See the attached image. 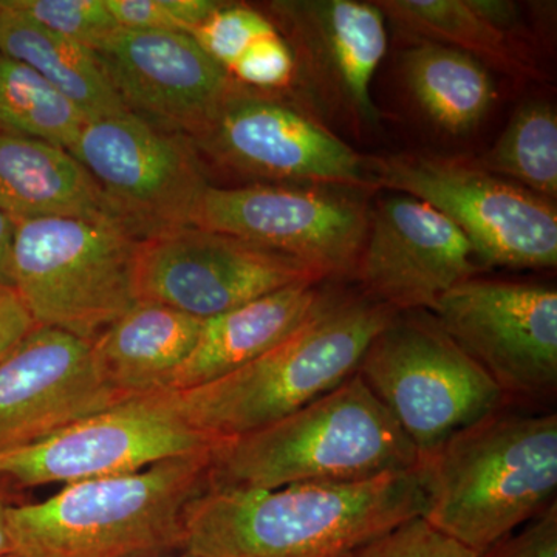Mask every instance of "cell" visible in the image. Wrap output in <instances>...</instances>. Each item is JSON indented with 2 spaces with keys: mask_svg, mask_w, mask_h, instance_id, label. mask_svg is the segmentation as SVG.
Returning a JSON list of instances; mask_svg holds the SVG:
<instances>
[{
  "mask_svg": "<svg viewBox=\"0 0 557 557\" xmlns=\"http://www.w3.org/2000/svg\"><path fill=\"white\" fill-rule=\"evenodd\" d=\"M426 511L420 465L361 482L209 487L183 519L196 557H348Z\"/></svg>",
  "mask_w": 557,
  "mask_h": 557,
  "instance_id": "cell-1",
  "label": "cell"
},
{
  "mask_svg": "<svg viewBox=\"0 0 557 557\" xmlns=\"http://www.w3.org/2000/svg\"><path fill=\"white\" fill-rule=\"evenodd\" d=\"M166 557H196V556H193V555H188V553H183L182 552V555H172V556H166Z\"/></svg>",
  "mask_w": 557,
  "mask_h": 557,
  "instance_id": "cell-35",
  "label": "cell"
},
{
  "mask_svg": "<svg viewBox=\"0 0 557 557\" xmlns=\"http://www.w3.org/2000/svg\"><path fill=\"white\" fill-rule=\"evenodd\" d=\"M373 188L437 209L465 234L475 258L505 269H555L557 212L552 200L483 170L478 161L395 153L368 157Z\"/></svg>",
  "mask_w": 557,
  "mask_h": 557,
  "instance_id": "cell-8",
  "label": "cell"
},
{
  "mask_svg": "<svg viewBox=\"0 0 557 557\" xmlns=\"http://www.w3.org/2000/svg\"><path fill=\"white\" fill-rule=\"evenodd\" d=\"M0 53L28 65L87 121L129 112L94 50L0 3Z\"/></svg>",
  "mask_w": 557,
  "mask_h": 557,
  "instance_id": "cell-22",
  "label": "cell"
},
{
  "mask_svg": "<svg viewBox=\"0 0 557 557\" xmlns=\"http://www.w3.org/2000/svg\"><path fill=\"white\" fill-rule=\"evenodd\" d=\"M13 288L38 327L91 343L137 302L138 239L115 222L14 220Z\"/></svg>",
  "mask_w": 557,
  "mask_h": 557,
  "instance_id": "cell-6",
  "label": "cell"
},
{
  "mask_svg": "<svg viewBox=\"0 0 557 557\" xmlns=\"http://www.w3.org/2000/svg\"><path fill=\"white\" fill-rule=\"evenodd\" d=\"M35 327V321L16 292H0V361Z\"/></svg>",
  "mask_w": 557,
  "mask_h": 557,
  "instance_id": "cell-32",
  "label": "cell"
},
{
  "mask_svg": "<svg viewBox=\"0 0 557 557\" xmlns=\"http://www.w3.org/2000/svg\"><path fill=\"white\" fill-rule=\"evenodd\" d=\"M193 36L237 84L267 91L292 87L295 60L287 40L255 7L223 2Z\"/></svg>",
  "mask_w": 557,
  "mask_h": 557,
  "instance_id": "cell-25",
  "label": "cell"
},
{
  "mask_svg": "<svg viewBox=\"0 0 557 557\" xmlns=\"http://www.w3.org/2000/svg\"><path fill=\"white\" fill-rule=\"evenodd\" d=\"M13 504H16V502L11 498L10 487L0 483V557L13 555L9 522H7V512H9V508Z\"/></svg>",
  "mask_w": 557,
  "mask_h": 557,
  "instance_id": "cell-34",
  "label": "cell"
},
{
  "mask_svg": "<svg viewBox=\"0 0 557 557\" xmlns=\"http://www.w3.org/2000/svg\"><path fill=\"white\" fill-rule=\"evenodd\" d=\"M218 442L186 423L168 388L121 399L35 445L2 454L0 483L11 491L75 485L203 453Z\"/></svg>",
  "mask_w": 557,
  "mask_h": 557,
  "instance_id": "cell-11",
  "label": "cell"
},
{
  "mask_svg": "<svg viewBox=\"0 0 557 557\" xmlns=\"http://www.w3.org/2000/svg\"><path fill=\"white\" fill-rule=\"evenodd\" d=\"M375 5L413 40L453 47L512 78H539L533 54L518 35L502 30L472 0H380Z\"/></svg>",
  "mask_w": 557,
  "mask_h": 557,
  "instance_id": "cell-24",
  "label": "cell"
},
{
  "mask_svg": "<svg viewBox=\"0 0 557 557\" xmlns=\"http://www.w3.org/2000/svg\"><path fill=\"white\" fill-rule=\"evenodd\" d=\"M203 163L262 185L373 188L368 157L298 101L234 83L189 138Z\"/></svg>",
  "mask_w": 557,
  "mask_h": 557,
  "instance_id": "cell-9",
  "label": "cell"
},
{
  "mask_svg": "<svg viewBox=\"0 0 557 557\" xmlns=\"http://www.w3.org/2000/svg\"><path fill=\"white\" fill-rule=\"evenodd\" d=\"M322 284L289 285L203 321L200 338L175 373L171 391L212 383L276 347L333 295Z\"/></svg>",
  "mask_w": 557,
  "mask_h": 557,
  "instance_id": "cell-19",
  "label": "cell"
},
{
  "mask_svg": "<svg viewBox=\"0 0 557 557\" xmlns=\"http://www.w3.org/2000/svg\"><path fill=\"white\" fill-rule=\"evenodd\" d=\"M330 186H209L193 226L230 234L281 252L327 278L354 277L368 236L370 209Z\"/></svg>",
  "mask_w": 557,
  "mask_h": 557,
  "instance_id": "cell-14",
  "label": "cell"
},
{
  "mask_svg": "<svg viewBox=\"0 0 557 557\" xmlns=\"http://www.w3.org/2000/svg\"><path fill=\"white\" fill-rule=\"evenodd\" d=\"M397 311L333 292L324 306L262 357L203 386L174 391L189 426L214 440L276 423L338 387Z\"/></svg>",
  "mask_w": 557,
  "mask_h": 557,
  "instance_id": "cell-5",
  "label": "cell"
},
{
  "mask_svg": "<svg viewBox=\"0 0 557 557\" xmlns=\"http://www.w3.org/2000/svg\"><path fill=\"white\" fill-rule=\"evenodd\" d=\"M0 3L90 50L120 28L106 0H2Z\"/></svg>",
  "mask_w": 557,
  "mask_h": 557,
  "instance_id": "cell-28",
  "label": "cell"
},
{
  "mask_svg": "<svg viewBox=\"0 0 557 557\" xmlns=\"http://www.w3.org/2000/svg\"><path fill=\"white\" fill-rule=\"evenodd\" d=\"M265 9L292 50L300 97L357 134L379 129L370 87L387 51L383 11L358 0H276Z\"/></svg>",
  "mask_w": 557,
  "mask_h": 557,
  "instance_id": "cell-15",
  "label": "cell"
},
{
  "mask_svg": "<svg viewBox=\"0 0 557 557\" xmlns=\"http://www.w3.org/2000/svg\"><path fill=\"white\" fill-rule=\"evenodd\" d=\"M478 557H557L556 500Z\"/></svg>",
  "mask_w": 557,
  "mask_h": 557,
  "instance_id": "cell-31",
  "label": "cell"
},
{
  "mask_svg": "<svg viewBox=\"0 0 557 557\" xmlns=\"http://www.w3.org/2000/svg\"><path fill=\"white\" fill-rule=\"evenodd\" d=\"M135 296L200 319L277 289L329 281L321 271L230 234L182 226L138 240Z\"/></svg>",
  "mask_w": 557,
  "mask_h": 557,
  "instance_id": "cell-13",
  "label": "cell"
},
{
  "mask_svg": "<svg viewBox=\"0 0 557 557\" xmlns=\"http://www.w3.org/2000/svg\"><path fill=\"white\" fill-rule=\"evenodd\" d=\"M121 28L193 35L223 5L219 0H106Z\"/></svg>",
  "mask_w": 557,
  "mask_h": 557,
  "instance_id": "cell-29",
  "label": "cell"
},
{
  "mask_svg": "<svg viewBox=\"0 0 557 557\" xmlns=\"http://www.w3.org/2000/svg\"><path fill=\"white\" fill-rule=\"evenodd\" d=\"M203 321L152 300H137L91 341L101 379L121 399L171 388L200 338Z\"/></svg>",
  "mask_w": 557,
  "mask_h": 557,
  "instance_id": "cell-20",
  "label": "cell"
},
{
  "mask_svg": "<svg viewBox=\"0 0 557 557\" xmlns=\"http://www.w3.org/2000/svg\"><path fill=\"white\" fill-rule=\"evenodd\" d=\"M401 72L424 115L450 135L475 129L496 101L485 65L453 47L413 40L401 54Z\"/></svg>",
  "mask_w": 557,
  "mask_h": 557,
  "instance_id": "cell-23",
  "label": "cell"
},
{
  "mask_svg": "<svg viewBox=\"0 0 557 557\" xmlns=\"http://www.w3.org/2000/svg\"><path fill=\"white\" fill-rule=\"evenodd\" d=\"M86 121L35 70L0 53V134L69 149Z\"/></svg>",
  "mask_w": 557,
  "mask_h": 557,
  "instance_id": "cell-26",
  "label": "cell"
},
{
  "mask_svg": "<svg viewBox=\"0 0 557 557\" xmlns=\"http://www.w3.org/2000/svg\"><path fill=\"white\" fill-rule=\"evenodd\" d=\"M465 234L437 209L394 193L370 211L354 277L361 295L395 311L434 309L479 265Z\"/></svg>",
  "mask_w": 557,
  "mask_h": 557,
  "instance_id": "cell-16",
  "label": "cell"
},
{
  "mask_svg": "<svg viewBox=\"0 0 557 557\" xmlns=\"http://www.w3.org/2000/svg\"><path fill=\"white\" fill-rule=\"evenodd\" d=\"M119 401L98 372L90 343L36 325L0 361V456Z\"/></svg>",
  "mask_w": 557,
  "mask_h": 557,
  "instance_id": "cell-17",
  "label": "cell"
},
{
  "mask_svg": "<svg viewBox=\"0 0 557 557\" xmlns=\"http://www.w3.org/2000/svg\"><path fill=\"white\" fill-rule=\"evenodd\" d=\"M357 373L420 458L508 405L485 370L426 310L397 311L370 343Z\"/></svg>",
  "mask_w": 557,
  "mask_h": 557,
  "instance_id": "cell-7",
  "label": "cell"
},
{
  "mask_svg": "<svg viewBox=\"0 0 557 557\" xmlns=\"http://www.w3.org/2000/svg\"><path fill=\"white\" fill-rule=\"evenodd\" d=\"M67 150L138 240L193 226L211 186L207 164L186 135L132 112L86 121Z\"/></svg>",
  "mask_w": 557,
  "mask_h": 557,
  "instance_id": "cell-10",
  "label": "cell"
},
{
  "mask_svg": "<svg viewBox=\"0 0 557 557\" xmlns=\"http://www.w3.org/2000/svg\"><path fill=\"white\" fill-rule=\"evenodd\" d=\"M453 537L432 527L424 518H413L373 539L348 557H478Z\"/></svg>",
  "mask_w": 557,
  "mask_h": 557,
  "instance_id": "cell-30",
  "label": "cell"
},
{
  "mask_svg": "<svg viewBox=\"0 0 557 557\" xmlns=\"http://www.w3.org/2000/svg\"><path fill=\"white\" fill-rule=\"evenodd\" d=\"M478 163L483 170L539 197L557 196V115L547 102L520 106L493 149Z\"/></svg>",
  "mask_w": 557,
  "mask_h": 557,
  "instance_id": "cell-27",
  "label": "cell"
},
{
  "mask_svg": "<svg viewBox=\"0 0 557 557\" xmlns=\"http://www.w3.org/2000/svg\"><path fill=\"white\" fill-rule=\"evenodd\" d=\"M16 222L0 211V292L13 288V245Z\"/></svg>",
  "mask_w": 557,
  "mask_h": 557,
  "instance_id": "cell-33",
  "label": "cell"
},
{
  "mask_svg": "<svg viewBox=\"0 0 557 557\" xmlns=\"http://www.w3.org/2000/svg\"><path fill=\"white\" fill-rule=\"evenodd\" d=\"M218 445V443H215ZM212 449L139 471L87 480L7 512L20 557H166L182 552L183 519L208 486Z\"/></svg>",
  "mask_w": 557,
  "mask_h": 557,
  "instance_id": "cell-4",
  "label": "cell"
},
{
  "mask_svg": "<svg viewBox=\"0 0 557 557\" xmlns=\"http://www.w3.org/2000/svg\"><path fill=\"white\" fill-rule=\"evenodd\" d=\"M0 211L13 220L78 218L121 225L97 182L67 149L3 134Z\"/></svg>",
  "mask_w": 557,
  "mask_h": 557,
  "instance_id": "cell-21",
  "label": "cell"
},
{
  "mask_svg": "<svg viewBox=\"0 0 557 557\" xmlns=\"http://www.w3.org/2000/svg\"><path fill=\"white\" fill-rule=\"evenodd\" d=\"M431 313L508 403L544 401L557 388V293L548 285L471 277Z\"/></svg>",
  "mask_w": 557,
  "mask_h": 557,
  "instance_id": "cell-12",
  "label": "cell"
},
{
  "mask_svg": "<svg viewBox=\"0 0 557 557\" xmlns=\"http://www.w3.org/2000/svg\"><path fill=\"white\" fill-rule=\"evenodd\" d=\"M420 465V454L358 373L276 423L212 448L209 487L276 490L361 482Z\"/></svg>",
  "mask_w": 557,
  "mask_h": 557,
  "instance_id": "cell-3",
  "label": "cell"
},
{
  "mask_svg": "<svg viewBox=\"0 0 557 557\" xmlns=\"http://www.w3.org/2000/svg\"><path fill=\"white\" fill-rule=\"evenodd\" d=\"M420 469L423 518L480 555L556 500L557 416L504 406L421 457Z\"/></svg>",
  "mask_w": 557,
  "mask_h": 557,
  "instance_id": "cell-2",
  "label": "cell"
},
{
  "mask_svg": "<svg viewBox=\"0 0 557 557\" xmlns=\"http://www.w3.org/2000/svg\"><path fill=\"white\" fill-rule=\"evenodd\" d=\"M5 557H20V556H16V555H10V556H5Z\"/></svg>",
  "mask_w": 557,
  "mask_h": 557,
  "instance_id": "cell-36",
  "label": "cell"
},
{
  "mask_svg": "<svg viewBox=\"0 0 557 557\" xmlns=\"http://www.w3.org/2000/svg\"><path fill=\"white\" fill-rule=\"evenodd\" d=\"M94 51L129 112L188 138L236 83L186 33L120 27Z\"/></svg>",
  "mask_w": 557,
  "mask_h": 557,
  "instance_id": "cell-18",
  "label": "cell"
}]
</instances>
